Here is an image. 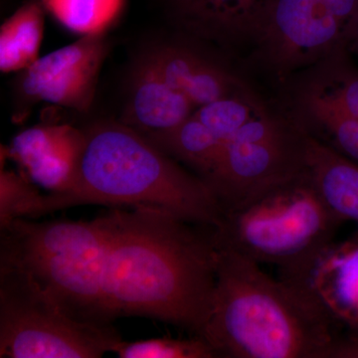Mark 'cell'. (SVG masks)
I'll use <instances>...</instances> for the list:
<instances>
[{
	"label": "cell",
	"mask_w": 358,
	"mask_h": 358,
	"mask_svg": "<svg viewBox=\"0 0 358 358\" xmlns=\"http://www.w3.org/2000/svg\"><path fill=\"white\" fill-rule=\"evenodd\" d=\"M83 141V129L42 124L16 134L6 152L25 169L28 178L51 192H62L72 181Z\"/></svg>",
	"instance_id": "4fadbf2b"
},
{
	"label": "cell",
	"mask_w": 358,
	"mask_h": 358,
	"mask_svg": "<svg viewBox=\"0 0 358 358\" xmlns=\"http://www.w3.org/2000/svg\"><path fill=\"white\" fill-rule=\"evenodd\" d=\"M51 15L71 31L103 34L121 15L124 0H42Z\"/></svg>",
	"instance_id": "d6986e66"
},
{
	"label": "cell",
	"mask_w": 358,
	"mask_h": 358,
	"mask_svg": "<svg viewBox=\"0 0 358 358\" xmlns=\"http://www.w3.org/2000/svg\"><path fill=\"white\" fill-rule=\"evenodd\" d=\"M305 136L306 169L313 183L339 217L358 227V164Z\"/></svg>",
	"instance_id": "2e32d148"
},
{
	"label": "cell",
	"mask_w": 358,
	"mask_h": 358,
	"mask_svg": "<svg viewBox=\"0 0 358 358\" xmlns=\"http://www.w3.org/2000/svg\"><path fill=\"white\" fill-rule=\"evenodd\" d=\"M195 110L182 93L166 83L154 59L145 52L131 70L122 124L148 136L176 128Z\"/></svg>",
	"instance_id": "5bb4252c"
},
{
	"label": "cell",
	"mask_w": 358,
	"mask_h": 358,
	"mask_svg": "<svg viewBox=\"0 0 358 358\" xmlns=\"http://www.w3.org/2000/svg\"><path fill=\"white\" fill-rule=\"evenodd\" d=\"M268 110L262 100L247 87L233 95L202 106L192 115L225 143L238 129Z\"/></svg>",
	"instance_id": "ffe728a7"
},
{
	"label": "cell",
	"mask_w": 358,
	"mask_h": 358,
	"mask_svg": "<svg viewBox=\"0 0 358 358\" xmlns=\"http://www.w3.org/2000/svg\"><path fill=\"white\" fill-rule=\"evenodd\" d=\"M280 278L307 294L338 338H358V230L345 240H334L300 268Z\"/></svg>",
	"instance_id": "8fae6325"
},
{
	"label": "cell",
	"mask_w": 358,
	"mask_h": 358,
	"mask_svg": "<svg viewBox=\"0 0 358 358\" xmlns=\"http://www.w3.org/2000/svg\"><path fill=\"white\" fill-rule=\"evenodd\" d=\"M352 50L357 51L358 53V16L357 21V27H355V38H353Z\"/></svg>",
	"instance_id": "d4e9b609"
},
{
	"label": "cell",
	"mask_w": 358,
	"mask_h": 358,
	"mask_svg": "<svg viewBox=\"0 0 358 358\" xmlns=\"http://www.w3.org/2000/svg\"><path fill=\"white\" fill-rule=\"evenodd\" d=\"M115 353L121 358H215L212 346L200 336L192 339L150 338L126 343L122 341Z\"/></svg>",
	"instance_id": "44dd1931"
},
{
	"label": "cell",
	"mask_w": 358,
	"mask_h": 358,
	"mask_svg": "<svg viewBox=\"0 0 358 358\" xmlns=\"http://www.w3.org/2000/svg\"><path fill=\"white\" fill-rule=\"evenodd\" d=\"M348 54L322 59L282 84L284 114L301 131L358 164V69Z\"/></svg>",
	"instance_id": "ba28073f"
},
{
	"label": "cell",
	"mask_w": 358,
	"mask_h": 358,
	"mask_svg": "<svg viewBox=\"0 0 358 358\" xmlns=\"http://www.w3.org/2000/svg\"><path fill=\"white\" fill-rule=\"evenodd\" d=\"M352 43L324 0H273L256 60L282 85L322 59L352 50Z\"/></svg>",
	"instance_id": "9c48e42d"
},
{
	"label": "cell",
	"mask_w": 358,
	"mask_h": 358,
	"mask_svg": "<svg viewBox=\"0 0 358 358\" xmlns=\"http://www.w3.org/2000/svg\"><path fill=\"white\" fill-rule=\"evenodd\" d=\"M329 358H358V338L336 339Z\"/></svg>",
	"instance_id": "cb8c5ba5"
},
{
	"label": "cell",
	"mask_w": 358,
	"mask_h": 358,
	"mask_svg": "<svg viewBox=\"0 0 358 358\" xmlns=\"http://www.w3.org/2000/svg\"><path fill=\"white\" fill-rule=\"evenodd\" d=\"M350 33L353 42L358 16V0H324Z\"/></svg>",
	"instance_id": "603a6c76"
},
{
	"label": "cell",
	"mask_w": 358,
	"mask_h": 358,
	"mask_svg": "<svg viewBox=\"0 0 358 358\" xmlns=\"http://www.w3.org/2000/svg\"><path fill=\"white\" fill-rule=\"evenodd\" d=\"M103 293L110 322L154 317L201 336L215 286L209 228L150 208L102 216Z\"/></svg>",
	"instance_id": "6da1fadb"
},
{
	"label": "cell",
	"mask_w": 358,
	"mask_h": 358,
	"mask_svg": "<svg viewBox=\"0 0 358 358\" xmlns=\"http://www.w3.org/2000/svg\"><path fill=\"white\" fill-rule=\"evenodd\" d=\"M43 36L41 4L30 1L18 8L0 27L1 72H22L36 62Z\"/></svg>",
	"instance_id": "e0dca14e"
},
{
	"label": "cell",
	"mask_w": 358,
	"mask_h": 358,
	"mask_svg": "<svg viewBox=\"0 0 358 358\" xmlns=\"http://www.w3.org/2000/svg\"><path fill=\"white\" fill-rule=\"evenodd\" d=\"M122 341L112 324L73 319L27 271L0 261V357L99 358Z\"/></svg>",
	"instance_id": "8992f818"
},
{
	"label": "cell",
	"mask_w": 358,
	"mask_h": 358,
	"mask_svg": "<svg viewBox=\"0 0 358 358\" xmlns=\"http://www.w3.org/2000/svg\"><path fill=\"white\" fill-rule=\"evenodd\" d=\"M215 251L210 315L200 338L217 357H331L338 334L307 294L237 252Z\"/></svg>",
	"instance_id": "3957f363"
},
{
	"label": "cell",
	"mask_w": 358,
	"mask_h": 358,
	"mask_svg": "<svg viewBox=\"0 0 358 358\" xmlns=\"http://www.w3.org/2000/svg\"><path fill=\"white\" fill-rule=\"evenodd\" d=\"M0 229V261L27 271L73 319L110 324L103 293L107 247L103 217L89 222L20 218Z\"/></svg>",
	"instance_id": "5b68a950"
},
{
	"label": "cell",
	"mask_w": 358,
	"mask_h": 358,
	"mask_svg": "<svg viewBox=\"0 0 358 358\" xmlns=\"http://www.w3.org/2000/svg\"><path fill=\"white\" fill-rule=\"evenodd\" d=\"M345 222L303 173L223 209L210 228L215 248L229 249L286 277L334 240Z\"/></svg>",
	"instance_id": "277c9868"
},
{
	"label": "cell",
	"mask_w": 358,
	"mask_h": 358,
	"mask_svg": "<svg viewBox=\"0 0 358 358\" xmlns=\"http://www.w3.org/2000/svg\"><path fill=\"white\" fill-rule=\"evenodd\" d=\"M84 141L67 189L40 200L35 217L79 204L131 205L213 228L221 206L208 185L187 173L143 134L122 122L83 129Z\"/></svg>",
	"instance_id": "7a4b0ae2"
},
{
	"label": "cell",
	"mask_w": 358,
	"mask_h": 358,
	"mask_svg": "<svg viewBox=\"0 0 358 358\" xmlns=\"http://www.w3.org/2000/svg\"><path fill=\"white\" fill-rule=\"evenodd\" d=\"M109 52L105 33L87 35L39 58L18 79L20 105L15 121H22L35 103L46 102L87 112L95 98L103 61Z\"/></svg>",
	"instance_id": "30bf717a"
},
{
	"label": "cell",
	"mask_w": 358,
	"mask_h": 358,
	"mask_svg": "<svg viewBox=\"0 0 358 358\" xmlns=\"http://www.w3.org/2000/svg\"><path fill=\"white\" fill-rule=\"evenodd\" d=\"M148 51L166 83L196 110L247 88L225 66L187 45L169 42Z\"/></svg>",
	"instance_id": "9a60e30c"
},
{
	"label": "cell",
	"mask_w": 358,
	"mask_h": 358,
	"mask_svg": "<svg viewBox=\"0 0 358 358\" xmlns=\"http://www.w3.org/2000/svg\"><path fill=\"white\" fill-rule=\"evenodd\" d=\"M273 0H167L179 28L225 48L257 43Z\"/></svg>",
	"instance_id": "7c38bea8"
},
{
	"label": "cell",
	"mask_w": 358,
	"mask_h": 358,
	"mask_svg": "<svg viewBox=\"0 0 358 358\" xmlns=\"http://www.w3.org/2000/svg\"><path fill=\"white\" fill-rule=\"evenodd\" d=\"M43 195L29 179L1 169L0 173V227L20 218H33Z\"/></svg>",
	"instance_id": "7402d4cb"
},
{
	"label": "cell",
	"mask_w": 358,
	"mask_h": 358,
	"mask_svg": "<svg viewBox=\"0 0 358 358\" xmlns=\"http://www.w3.org/2000/svg\"><path fill=\"white\" fill-rule=\"evenodd\" d=\"M169 157L192 167L202 179L217 160L224 143L196 117H188L176 128L145 136Z\"/></svg>",
	"instance_id": "ac0fdd59"
},
{
	"label": "cell",
	"mask_w": 358,
	"mask_h": 358,
	"mask_svg": "<svg viewBox=\"0 0 358 358\" xmlns=\"http://www.w3.org/2000/svg\"><path fill=\"white\" fill-rule=\"evenodd\" d=\"M305 155V134L268 109L225 141L203 180L222 211L303 173Z\"/></svg>",
	"instance_id": "52a82bcc"
}]
</instances>
